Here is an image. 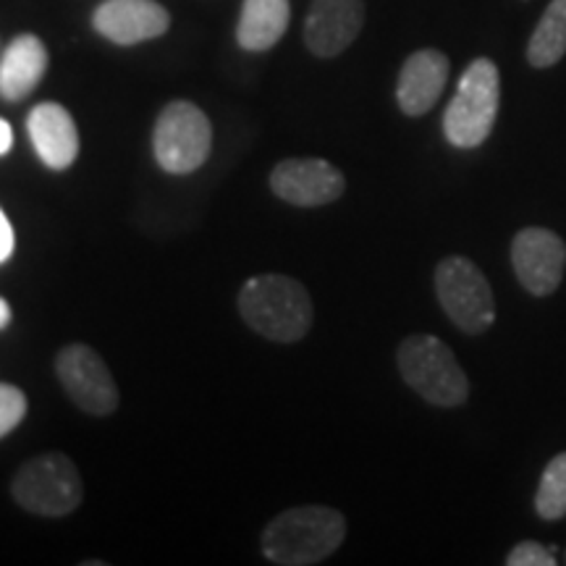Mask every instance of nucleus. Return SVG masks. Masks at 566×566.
<instances>
[{
    "label": "nucleus",
    "mask_w": 566,
    "mask_h": 566,
    "mask_svg": "<svg viewBox=\"0 0 566 566\" xmlns=\"http://www.w3.org/2000/svg\"><path fill=\"white\" fill-rule=\"evenodd\" d=\"M55 375H59L63 391L82 412L92 417H108L118 409L116 380L97 352L87 344L63 346L55 357Z\"/></svg>",
    "instance_id": "6e6552de"
},
{
    "label": "nucleus",
    "mask_w": 566,
    "mask_h": 566,
    "mask_svg": "<svg viewBox=\"0 0 566 566\" xmlns=\"http://www.w3.org/2000/svg\"><path fill=\"white\" fill-rule=\"evenodd\" d=\"M11 493L17 504L38 516H66L82 506L84 483L76 464L61 451H48L19 467Z\"/></svg>",
    "instance_id": "39448f33"
},
{
    "label": "nucleus",
    "mask_w": 566,
    "mask_h": 566,
    "mask_svg": "<svg viewBox=\"0 0 566 566\" xmlns=\"http://www.w3.org/2000/svg\"><path fill=\"white\" fill-rule=\"evenodd\" d=\"M27 415V396L21 388L11 384H0V438L19 428Z\"/></svg>",
    "instance_id": "6ab92c4d"
},
{
    "label": "nucleus",
    "mask_w": 566,
    "mask_h": 566,
    "mask_svg": "<svg viewBox=\"0 0 566 566\" xmlns=\"http://www.w3.org/2000/svg\"><path fill=\"white\" fill-rule=\"evenodd\" d=\"M501 105V76L491 59H475L464 69L443 113V134L459 150H475L491 137Z\"/></svg>",
    "instance_id": "7ed1b4c3"
},
{
    "label": "nucleus",
    "mask_w": 566,
    "mask_h": 566,
    "mask_svg": "<svg viewBox=\"0 0 566 566\" xmlns=\"http://www.w3.org/2000/svg\"><path fill=\"white\" fill-rule=\"evenodd\" d=\"M92 27L116 45H139L163 38L171 17L155 0H105L92 13Z\"/></svg>",
    "instance_id": "f8f14e48"
},
{
    "label": "nucleus",
    "mask_w": 566,
    "mask_h": 566,
    "mask_svg": "<svg viewBox=\"0 0 566 566\" xmlns=\"http://www.w3.org/2000/svg\"><path fill=\"white\" fill-rule=\"evenodd\" d=\"M11 147H13V129L6 118H0V158H3V155H9Z\"/></svg>",
    "instance_id": "4be33fe9"
},
{
    "label": "nucleus",
    "mask_w": 566,
    "mask_h": 566,
    "mask_svg": "<svg viewBox=\"0 0 566 566\" xmlns=\"http://www.w3.org/2000/svg\"><path fill=\"white\" fill-rule=\"evenodd\" d=\"M212 126L195 103L176 101L166 105L153 129V153L163 171L184 176L208 160Z\"/></svg>",
    "instance_id": "0eeeda50"
},
{
    "label": "nucleus",
    "mask_w": 566,
    "mask_h": 566,
    "mask_svg": "<svg viewBox=\"0 0 566 566\" xmlns=\"http://www.w3.org/2000/svg\"><path fill=\"white\" fill-rule=\"evenodd\" d=\"M13 250H17V233H13L9 216L0 208V265L11 258Z\"/></svg>",
    "instance_id": "412c9836"
},
{
    "label": "nucleus",
    "mask_w": 566,
    "mask_h": 566,
    "mask_svg": "<svg viewBox=\"0 0 566 566\" xmlns=\"http://www.w3.org/2000/svg\"><path fill=\"white\" fill-rule=\"evenodd\" d=\"M289 0H244L237 24V42L250 53L271 51L289 30Z\"/></svg>",
    "instance_id": "dca6fc26"
},
{
    "label": "nucleus",
    "mask_w": 566,
    "mask_h": 566,
    "mask_svg": "<svg viewBox=\"0 0 566 566\" xmlns=\"http://www.w3.org/2000/svg\"><path fill=\"white\" fill-rule=\"evenodd\" d=\"M11 317H13V313H11V307H9V302L3 300V296H0V331L6 328V325L11 323Z\"/></svg>",
    "instance_id": "5701e85b"
},
{
    "label": "nucleus",
    "mask_w": 566,
    "mask_h": 566,
    "mask_svg": "<svg viewBox=\"0 0 566 566\" xmlns=\"http://www.w3.org/2000/svg\"><path fill=\"white\" fill-rule=\"evenodd\" d=\"M451 63L441 51L424 48L409 55L401 66L399 82H396V103L405 111V116H424L433 111L438 97L443 95L449 82Z\"/></svg>",
    "instance_id": "4468645a"
},
{
    "label": "nucleus",
    "mask_w": 566,
    "mask_h": 566,
    "mask_svg": "<svg viewBox=\"0 0 566 566\" xmlns=\"http://www.w3.org/2000/svg\"><path fill=\"white\" fill-rule=\"evenodd\" d=\"M237 304L242 321L268 342L294 344L313 328V296L292 275H252L244 281Z\"/></svg>",
    "instance_id": "f257e3e1"
},
{
    "label": "nucleus",
    "mask_w": 566,
    "mask_h": 566,
    "mask_svg": "<svg viewBox=\"0 0 566 566\" xmlns=\"http://www.w3.org/2000/svg\"><path fill=\"white\" fill-rule=\"evenodd\" d=\"M271 189L275 197L296 208H323L344 195L346 179L328 160L289 158L273 168Z\"/></svg>",
    "instance_id": "9d476101"
},
{
    "label": "nucleus",
    "mask_w": 566,
    "mask_h": 566,
    "mask_svg": "<svg viewBox=\"0 0 566 566\" xmlns=\"http://www.w3.org/2000/svg\"><path fill=\"white\" fill-rule=\"evenodd\" d=\"M401 378L428 405L454 409L470 396V380L454 352L436 336H409L396 352Z\"/></svg>",
    "instance_id": "20e7f679"
},
{
    "label": "nucleus",
    "mask_w": 566,
    "mask_h": 566,
    "mask_svg": "<svg viewBox=\"0 0 566 566\" xmlns=\"http://www.w3.org/2000/svg\"><path fill=\"white\" fill-rule=\"evenodd\" d=\"M512 265L530 294H554L566 271L564 239L543 226H527L512 242Z\"/></svg>",
    "instance_id": "1a4fd4ad"
},
{
    "label": "nucleus",
    "mask_w": 566,
    "mask_h": 566,
    "mask_svg": "<svg viewBox=\"0 0 566 566\" xmlns=\"http://www.w3.org/2000/svg\"><path fill=\"white\" fill-rule=\"evenodd\" d=\"M436 294L443 313L462 334L480 336L495 323L493 289L467 258H443L436 268Z\"/></svg>",
    "instance_id": "423d86ee"
},
{
    "label": "nucleus",
    "mask_w": 566,
    "mask_h": 566,
    "mask_svg": "<svg viewBox=\"0 0 566 566\" xmlns=\"http://www.w3.org/2000/svg\"><path fill=\"white\" fill-rule=\"evenodd\" d=\"M535 512L541 520L556 522L566 516V451L551 459L535 493Z\"/></svg>",
    "instance_id": "a211bd4d"
},
{
    "label": "nucleus",
    "mask_w": 566,
    "mask_h": 566,
    "mask_svg": "<svg viewBox=\"0 0 566 566\" xmlns=\"http://www.w3.org/2000/svg\"><path fill=\"white\" fill-rule=\"evenodd\" d=\"M346 537V520L331 506H294L263 530L260 548L271 564L313 566L336 554Z\"/></svg>",
    "instance_id": "f03ea898"
},
{
    "label": "nucleus",
    "mask_w": 566,
    "mask_h": 566,
    "mask_svg": "<svg viewBox=\"0 0 566 566\" xmlns=\"http://www.w3.org/2000/svg\"><path fill=\"white\" fill-rule=\"evenodd\" d=\"M566 53V0H551L527 42V61L535 69H548Z\"/></svg>",
    "instance_id": "f3484780"
},
{
    "label": "nucleus",
    "mask_w": 566,
    "mask_h": 566,
    "mask_svg": "<svg viewBox=\"0 0 566 566\" xmlns=\"http://www.w3.org/2000/svg\"><path fill=\"white\" fill-rule=\"evenodd\" d=\"M48 71V48L34 34H19L0 59V97L19 103L38 87Z\"/></svg>",
    "instance_id": "2eb2a0df"
},
{
    "label": "nucleus",
    "mask_w": 566,
    "mask_h": 566,
    "mask_svg": "<svg viewBox=\"0 0 566 566\" xmlns=\"http://www.w3.org/2000/svg\"><path fill=\"white\" fill-rule=\"evenodd\" d=\"M365 24V0H313L304 19V45L317 59H336Z\"/></svg>",
    "instance_id": "9b49d317"
},
{
    "label": "nucleus",
    "mask_w": 566,
    "mask_h": 566,
    "mask_svg": "<svg viewBox=\"0 0 566 566\" xmlns=\"http://www.w3.org/2000/svg\"><path fill=\"white\" fill-rule=\"evenodd\" d=\"M509 566H554L556 556L554 551L541 546L535 541H522L520 546H514L506 556Z\"/></svg>",
    "instance_id": "aec40b11"
},
{
    "label": "nucleus",
    "mask_w": 566,
    "mask_h": 566,
    "mask_svg": "<svg viewBox=\"0 0 566 566\" xmlns=\"http://www.w3.org/2000/svg\"><path fill=\"white\" fill-rule=\"evenodd\" d=\"M27 134L51 171H66L80 158V129H76L71 113L59 103L34 105L27 116Z\"/></svg>",
    "instance_id": "ddd939ff"
}]
</instances>
